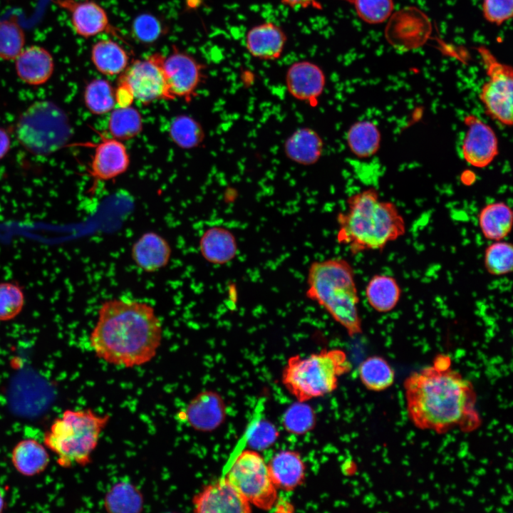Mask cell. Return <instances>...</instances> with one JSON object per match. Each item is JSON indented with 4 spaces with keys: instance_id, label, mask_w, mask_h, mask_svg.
Returning <instances> with one entry per match:
<instances>
[{
    "instance_id": "obj_38",
    "label": "cell",
    "mask_w": 513,
    "mask_h": 513,
    "mask_svg": "<svg viewBox=\"0 0 513 513\" xmlns=\"http://www.w3.org/2000/svg\"><path fill=\"white\" fill-rule=\"evenodd\" d=\"M278 436L279 432L274 424L266 420H261L252 427L248 443L252 449L264 450L272 445Z\"/></svg>"
},
{
    "instance_id": "obj_31",
    "label": "cell",
    "mask_w": 513,
    "mask_h": 513,
    "mask_svg": "<svg viewBox=\"0 0 513 513\" xmlns=\"http://www.w3.org/2000/svg\"><path fill=\"white\" fill-rule=\"evenodd\" d=\"M359 378L366 388L373 391L387 389L394 382V370L383 358L373 356L365 359L358 367Z\"/></svg>"
},
{
    "instance_id": "obj_36",
    "label": "cell",
    "mask_w": 513,
    "mask_h": 513,
    "mask_svg": "<svg viewBox=\"0 0 513 513\" xmlns=\"http://www.w3.org/2000/svg\"><path fill=\"white\" fill-rule=\"evenodd\" d=\"M353 6L357 16L363 22L380 24L391 16L393 0H346Z\"/></svg>"
},
{
    "instance_id": "obj_15",
    "label": "cell",
    "mask_w": 513,
    "mask_h": 513,
    "mask_svg": "<svg viewBox=\"0 0 513 513\" xmlns=\"http://www.w3.org/2000/svg\"><path fill=\"white\" fill-rule=\"evenodd\" d=\"M285 83L293 98L314 106L324 91L326 78L318 64L302 60L289 66L286 72Z\"/></svg>"
},
{
    "instance_id": "obj_35",
    "label": "cell",
    "mask_w": 513,
    "mask_h": 513,
    "mask_svg": "<svg viewBox=\"0 0 513 513\" xmlns=\"http://www.w3.org/2000/svg\"><path fill=\"white\" fill-rule=\"evenodd\" d=\"M484 266L487 271L495 276L507 274L512 271L513 248L507 242L495 241L484 252Z\"/></svg>"
},
{
    "instance_id": "obj_7",
    "label": "cell",
    "mask_w": 513,
    "mask_h": 513,
    "mask_svg": "<svg viewBox=\"0 0 513 513\" xmlns=\"http://www.w3.org/2000/svg\"><path fill=\"white\" fill-rule=\"evenodd\" d=\"M226 478L251 504L269 510L278 500L267 463L256 451L246 450L235 458Z\"/></svg>"
},
{
    "instance_id": "obj_41",
    "label": "cell",
    "mask_w": 513,
    "mask_h": 513,
    "mask_svg": "<svg viewBox=\"0 0 513 513\" xmlns=\"http://www.w3.org/2000/svg\"><path fill=\"white\" fill-rule=\"evenodd\" d=\"M115 98L118 107L130 106L135 100L129 88L120 81L118 82V86L115 88Z\"/></svg>"
},
{
    "instance_id": "obj_9",
    "label": "cell",
    "mask_w": 513,
    "mask_h": 513,
    "mask_svg": "<svg viewBox=\"0 0 513 513\" xmlns=\"http://www.w3.org/2000/svg\"><path fill=\"white\" fill-rule=\"evenodd\" d=\"M162 53H155L129 64L119 76L118 81L125 83L135 100L143 105L157 100H175L171 95L161 65Z\"/></svg>"
},
{
    "instance_id": "obj_39",
    "label": "cell",
    "mask_w": 513,
    "mask_h": 513,
    "mask_svg": "<svg viewBox=\"0 0 513 513\" xmlns=\"http://www.w3.org/2000/svg\"><path fill=\"white\" fill-rule=\"evenodd\" d=\"M482 9L486 21L500 26L512 18L513 0H482Z\"/></svg>"
},
{
    "instance_id": "obj_34",
    "label": "cell",
    "mask_w": 513,
    "mask_h": 513,
    "mask_svg": "<svg viewBox=\"0 0 513 513\" xmlns=\"http://www.w3.org/2000/svg\"><path fill=\"white\" fill-rule=\"evenodd\" d=\"M282 421L287 432L294 435H303L314 428L316 415L314 409L305 401L297 400L286 409Z\"/></svg>"
},
{
    "instance_id": "obj_33",
    "label": "cell",
    "mask_w": 513,
    "mask_h": 513,
    "mask_svg": "<svg viewBox=\"0 0 513 513\" xmlns=\"http://www.w3.org/2000/svg\"><path fill=\"white\" fill-rule=\"evenodd\" d=\"M25 43V33L16 16L0 20V60L14 61Z\"/></svg>"
},
{
    "instance_id": "obj_11",
    "label": "cell",
    "mask_w": 513,
    "mask_h": 513,
    "mask_svg": "<svg viewBox=\"0 0 513 513\" xmlns=\"http://www.w3.org/2000/svg\"><path fill=\"white\" fill-rule=\"evenodd\" d=\"M466 130L462 143V155L469 165L484 168L492 162L499 152L498 139L494 130L474 114L464 118Z\"/></svg>"
},
{
    "instance_id": "obj_16",
    "label": "cell",
    "mask_w": 513,
    "mask_h": 513,
    "mask_svg": "<svg viewBox=\"0 0 513 513\" xmlns=\"http://www.w3.org/2000/svg\"><path fill=\"white\" fill-rule=\"evenodd\" d=\"M182 413L184 420L194 430L212 432L225 420L227 408L218 393L207 390L197 394Z\"/></svg>"
},
{
    "instance_id": "obj_8",
    "label": "cell",
    "mask_w": 513,
    "mask_h": 513,
    "mask_svg": "<svg viewBox=\"0 0 513 513\" xmlns=\"http://www.w3.org/2000/svg\"><path fill=\"white\" fill-rule=\"evenodd\" d=\"M485 68L487 81L479 93L485 113L505 126L512 125L513 71L500 62L485 46L475 48Z\"/></svg>"
},
{
    "instance_id": "obj_37",
    "label": "cell",
    "mask_w": 513,
    "mask_h": 513,
    "mask_svg": "<svg viewBox=\"0 0 513 513\" xmlns=\"http://www.w3.org/2000/svg\"><path fill=\"white\" fill-rule=\"evenodd\" d=\"M24 304V293L17 283L0 282V321L14 319L22 311Z\"/></svg>"
},
{
    "instance_id": "obj_28",
    "label": "cell",
    "mask_w": 513,
    "mask_h": 513,
    "mask_svg": "<svg viewBox=\"0 0 513 513\" xmlns=\"http://www.w3.org/2000/svg\"><path fill=\"white\" fill-rule=\"evenodd\" d=\"M103 507L108 512H141L144 507V499L135 484L128 481H120L107 491Z\"/></svg>"
},
{
    "instance_id": "obj_17",
    "label": "cell",
    "mask_w": 513,
    "mask_h": 513,
    "mask_svg": "<svg viewBox=\"0 0 513 513\" xmlns=\"http://www.w3.org/2000/svg\"><path fill=\"white\" fill-rule=\"evenodd\" d=\"M287 36L284 30L271 21L250 28L246 33L245 46L254 58L263 61L279 59L284 50Z\"/></svg>"
},
{
    "instance_id": "obj_22",
    "label": "cell",
    "mask_w": 513,
    "mask_h": 513,
    "mask_svg": "<svg viewBox=\"0 0 513 513\" xmlns=\"http://www.w3.org/2000/svg\"><path fill=\"white\" fill-rule=\"evenodd\" d=\"M276 487L291 491L304 481L306 466L300 455L293 450H281L267 463Z\"/></svg>"
},
{
    "instance_id": "obj_23",
    "label": "cell",
    "mask_w": 513,
    "mask_h": 513,
    "mask_svg": "<svg viewBox=\"0 0 513 513\" xmlns=\"http://www.w3.org/2000/svg\"><path fill=\"white\" fill-rule=\"evenodd\" d=\"M284 150L291 161L301 165H311L321 158L323 142L319 134L310 128H301L285 140Z\"/></svg>"
},
{
    "instance_id": "obj_1",
    "label": "cell",
    "mask_w": 513,
    "mask_h": 513,
    "mask_svg": "<svg viewBox=\"0 0 513 513\" xmlns=\"http://www.w3.org/2000/svg\"><path fill=\"white\" fill-rule=\"evenodd\" d=\"M448 356L414 372L404 383L407 410L414 425L442 433L455 428L470 432L480 424L472 385L451 368Z\"/></svg>"
},
{
    "instance_id": "obj_42",
    "label": "cell",
    "mask_w": 513,
    "mask_h": 513,
    "mask_svg": "<svg viewBox=\"0 0 513 513\" xmlns=\"http://www.w3.org/2000/svg\"><path fill=\"white\" fill-rule=\"evenodd\" d=\"M281 3L292 9H321V4L318 0H281Z\"/></svg>"
},
{
    "instance_id": "obj_30",
    "label": "cell",
    "mask_w": 513,
    "mask_h": 513,
    "mask_svg": "<svg viewBox=\"0 0 513 513\" xmlns=\"http://www.w3.org/2000/svg\"><path fill=\"white\" fill-rule=\"evenodd\" d=\"M83 98L87 110L95 115L111 112L116 104L115 88L104 78H94L89 81L84 88Z\"/></svg>"
},
{
    "instance_id": "obj_29",
    "label": "cell",
    "mask_w": 513,
    "mask_h": 513,
    "mask_svg": "<svg viewBox=\"0 0 513 513\" xmlns=\"http://www.w3.org/2000/svg\"><path fill=\"white\" fill-rule=\"evenodd\" d=\"M141 113L132 105L118 107L110 112L108 128L110 136L118 140H128L138 136L142 130Z\"/></svg>"
},
{
    "instance_id": "obj_25",
    "label": "cell",
    "mask_w": 513,
    "mask_h": 513,
    "mask_svg": "<svg viewBox=\"0 0 513 513\" xmlns=\"http://www.w3.org/2000/svg\"><path fill=\"white\" fill-rule=\"evenodd\" d=\"M512 211L503 202L489 203L480 212L478 222L484 237L489 240L499 241L510 232Z\"/></svg>"
},
{
    "instance_id": "obj_43",
    "label": "cell",
    "mask_w": 513,
    "mask_h": 513,
    "mask_svg": "<svg viewBox=\"0 0 513 513\" xmlns=\"http://www.w3.org/2000/svg\"><path fill=\"white\" fill-rule=\"evenodd\" d=\"M11 146V140L9 132L0 126V160L9 153Z\"/></svg>"
},
{
    "instance_id": "obj_2",
    "label": "cell",
    "mask_w": 513,
    "mask_h": 513,
    "mask_svg": "<svg viewBox=\"0 0 513 513\" xmlns=\"http://www.w3.org/2000/svg\"><path fill=\"white\" fill-rule=\"evenodd\" d=\"M162 338V322L151 304L120 296L100 304L89 343L98 358L128 368L150 362Z\"/></svg>"
},
{
    "instance_id": "obj_14",
    "label": "cell",
    "mask_w": 513,
    "mask_h": 513,
    "mask_svg": "<svg viewBox=\"0 0 513 513\" xmlns=\"http://www.w3.org/2000/svg\"><path fill=\"white\" fill-rule=\"evenodd\" d=\"M195 512L248 513L251 504L233 487L226 477L205 485L192 498Z\"/></svg>"
},
{
    "instance_id": "obj_18",
    "label": "cell",
    "mask_w": 513,
    "mask_h": 513,
    "mask_svg": "<svg viewBox=\"0 0 513 513\" xmlns=\"http://www.w3.org/2000/svg\"><path fill=\"white\" fill-rule=\"evenodd\" d=\"M14 61L18 78L31 86L47 83L55 69L52 55L45 48L37 45L24 48Z\"/></svg>"
},
{
    "instance_id": "obj_13",
    "label": "cell",
    "mask_w": 513,
    "mask_h": 513,
    "mask_svg": "<svg viewBox=\"0 0 513 513\" xmlns=\"http://www.w3.org/2000/svg\"><path fill=\"white\" fill-rule=\"evenodd\" d=\"M70 16L74 32L79 36L90 38L108 33L120 38L117 29L111 24L105 9L93 0H52Z\"/></svg>"
},
{
    "instance_id": "obj_40",
    "label": "cell",
    "mask_w": 513,
    "mask_h": 513,
    "mask_svg": "<svg viewBox=\"0 0 513 513\" xmlns=\"http://www.w3.org/2000/svg\"><path fill=\"white\" fill-rule=\"evenodd\" d=\"M160 21L150 14H142L138 16L133 24V31L136 38L142 42H152L157 39L162 33Z\"/></svg>"
},
{
    "instance_id": "obj_21",
    "label": "cell",
    "mask_w": 513,
    "mask_h": 513,
    "mask_svg": "<svg viewBox=\"0 0 513 513\" xmlns=\"http://www.w3.org/2000/svg\"><path fill=\"white\" fill-rule=\"evenodd\" d=\"M199 251L209 263L223 265L231 261L237 253V243L228 229L214 226L207 229L199 240Z\"/></svg>"
},
{
    "instance_id": "obj_24",
    "label": "cell",
    "mask_w": 513,
    "mask_h": 513,
    "mask_svg": "<svg viewBox=\"0 0 513 513\" xmlns=\"http://www.w3.org/2000/svg\"><path fill=\"white\" fill-rule=\"evenodd\" d=\"M90 59L95 69L106 76H120L130 64L128 51L110 38L101 39L93 44Z\"/></svg>"
},
{
    "instance_id": "obj_4",
    "label": "cell",
    "mask_w": 513,
    "mask_h": 513,
    "mask_svg": "<svg viewBox=\"0 0 513 513\" xmlns=\"http://www.w3.org/2000/svg\"><path fill=\"white\" fill-rule=\"evenodd\" d=\"M306 296L322 306L351 337L362 333L353 267L344 259L313 261L308 269Z\"/></svg>"
},
{
    "instance_id": "obj_20",
    "label": "cell",
    "mask_w": 513,
    "mask_h": 513,
    "mask_svg": "<svg viewBox=\"0 0 513 513\" xmlns=\"http://www.w3.org/2000/svg\"><path fill=\"white\" fill-rule=\"evenodd\" d=\"M48 451L43 442L36 439H22L11 450V462L21 475L35 477L47 469L50 463Z\"/></svg>"
},
{
    "instance_id": "obj_5",
    "label": "cell",
    "mask_w": 513,
    "mask_h": 513,
    "mask_svg": "<svg viewBox=\"0 0 513 513\" xmlns=\"http://www.w3.org/2000/svg\"><path fill=\"white\" fill-rule=\"evenodd\" d=\"M110 418L92 409H66L44 432L43 443L61 467L86 466Z\"/></svg>"
},
{
    "instance_id": "obj_32",
    "label": "cell",
    "mask_w": 513,
    "mask_h": 513,
    "mask_svg": "<svg viewBox=\"0 0 513 513\" xmlns=\"http://www.w3.org/2000/svg\"><path fill=\"white\" fill-rule=\"evenodd\" d=\"M172 142L182 149H192L202 142L204 132L200 123L187 115L175 117L169 126Z\"/></svg>"
},
{
    "instance_id": "obj_26",
    "label": "cell",
    "mask_w": 513,
    "mask_h": 513,
    "mask_svg": "<svg viewBox=\"0 0 513 513\" xmlns=\"http://www.w3.org/2000/svg\"><path fill=\"white\" fill-rule=\"evenodd\" d=\"M346 139L348 149L354 155L359 158H368L378 151L381 135L374 123L363 120L351 125Z\"/></svg>"
},
{
    "instance_id": "obj_12",
    "label": "cell",
    "mask_w": 513,
    "mask_h": 513,
    "mask_svg": "<svg viewBox=\"0 0 513 513\" xmlns=\"http://www.w3.org/2000/svg\"><path fill=\"white\" fill-rule=\"evenodd\" d=\"M100 137L97 143H83L93 149L87 172L94 182L113 180L125 173L130 166L129 153L122 141L102 134Z\"/></svg>"
},
{
    "instance_id": "obj_10",
    "label": "cell",
    "mask_w": 513,
    "mask_h": 513,
    "mask_svg": "<svg viewBox=\"0 0 513 513\" xmlns=\"http://www.w3.org/2000/svg\"><path fill=\"white\" fill-rule=\"evenodd\" d=\"M161 65L174 99L191 101L203 79L204 66L191 54L175 46L169 54H162Z\"/></svg>"
},
{
    "instance_id": "obj_3",
    "label": "cell",
    "mask_w": 513,
    "mask_h": 513,
    "mask_svg": "<svg viewBox=\"0 0 513 513\" xmlns=\"http://www.w3.org/2000/svg\"><path fill=\"white\" fill-rule=\"evenodd\" d=\"M338 244L352 254L382 249L405 232L404 219L396 205L380 200L378 191L368 188L347 200V209L337 215Z\"/></svg>"
},
{
    "instance_id": "obj_44",
    "label": "cell",
    "mask_w": 513,
    "mask_h": 513,
    "mask_svg": "<svg viewBox=\"0 0 513 513\" xmlns=\"http://www.w3.org/2000/svg\"><path fill=\"white\" fill-rule=\"evenodd\" d=\"M6 507V494L4 490L0 487V512Z\"/></svg>"
},
{
    "instance_id": "obj_27",
    "label": "cell",
    "mask_w": 513,
    "mask_h": 513,
    "mask_svg": "<svg viewBox=\"0 0 513 513\" xmlns=\"http://www.w3.org/2000/svg\"><path fill=\"white\" fill-rule=\"evenodd\" d=\"M400 288L396 280L384 274L374 275L366 287V296L370 306L381 313L393 310L400 297Z\"/></svg>"
},
{
    "instance_id": "obj_6",
    "label": "cell",
    "mask_w": 513,
    "mask_h": 513,
    "mask_svg": "<svg viewBox=\"0 0 513 513\" xmlns=\"http://www.w3.org/2000/svg\"><path fill=\"white\" fill-rule=\"evenodd\" d=\"M350 368L343 350L324 348L308 356L290 357L283 370L282 382L297 400L306 402L335 390L338 378Z\"/></svg>"
},
{
    "instance_id": "obj_19",
    "label": "cell",
    "mask_w": 513,
    "mask_h": 513,
    "mask_svg": "<svg viewBox=\"0 0 513 513\" xmlns=\"http://www.w3.org/2000/svg\"><path fill=\"white\" fill-rule=\"evenodd\" d=\"M172 248L166 239L154 232L142 234L133 244L131 257L136 266L148 273L165 267L172 256Z\"/></svg>"
}]
</instances>
